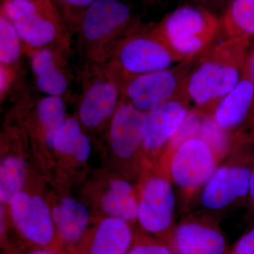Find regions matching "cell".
I'll return each instance as SVG.
<instances>
[{
    "label": "cell",
    "instance_id": "27",
    "mask_svg": "<svg viewBox=\"0 0 254 254\" xmlns=\"http://www.w3.org/2000/svg\"><path fill=\"white\" fill-rule=\"evenodd\" d=\"M227 254H254V224L230 247Z\"/></svg>",
    "mask_w": 254,
    "mask_h": 254
},
{
    "label": "cell",
    "instance_id": "11",
    "mask_svg": "<svg viewBox=\"0 0 254 254\" xmlns=\"http://www.w3.org/2000/svg\"><path fill=\"white\" fill-rule=\"evenodd\" d=\"M170 245L175 254H227L230 247L218 219L202 211L182 219Z\"/></svg>",
    "mask_w": 254,
    "mask_h": 254
},
{
    "label": "cell",
    "instance_id": "13",
    "mask_svg": "<svg viewBox=\"0 0 254 254\" xmlns=\"http://www.w3.org/2000/svg\"><path fill=\"white\" fill-rule=\"evenodd\" d=\"M191 110L190 101L177 100L147 113L142 148L151 154L166 150Z\"/></svg>",
    "mask_w": 254,
    "mask_h": 254
},
{
    "label": "cell",
    "instance_id": "20",
    "mask_svg": "<svg viewBox=\"0 0 254 254\" xmlns=\"http://www.w3.org/2000/svg\"><path fill=\"white\" fill-rule=\"evenodd\" d=\"M220 25L227 38H254V0H232Z\"/></svg>",
    "mask_w": 254,
    "mask_h": 254
},
{
    "label": "cell",
    "instance_id": "30",
    "mask_svg": "<svg viewBox=\"0 0 254 254\" xmlns=\"http://www.w3.org/2000/svg\"><path fill=\"white\" fill-rule=\"evenodd\" d=\"M246 220L252 225L254 224V167L251 177L250 193L247 200Z\"/></svg>",
    "mask_w": 254,
    "mask_h": 254
},
{
    "label": "cell",
    "instance_id": "22",
    "mask_svg": "<svg viewBox=\"0 0 254 254\" xmlns=\"http://www.w3.org/2000/svg\"><path fill=\"white\" fill-rule=\"evenodd\" d=\"M26 177V165L22 159L9 157L0 167V198L4 203H10L20 193Z\"/></svg>",
    "mask_w": 254,
    "mask_h": 254
},
{
    "label": "cell",
    "instance_id": "1",
    "mask_svg": "<svg viewBox=\"0 0 254 254\" xmlns=\"http://www.w3.org/2000/svg\"><path fill=\"white\" fill-rule=\"evenodd\" d=\"M250 48L249 38H227L200 57L187 81V96L195 110L212 115L242 79Z\"/></svg>",
    "mask_w": 254,
    "mask_h": 254
},
{
    "label": "cell",
    "instance_id": "19",
    "mask_svg": "<svg viewBox=\"0 0 254 254\" xmlns=\"http://www.w3.org/2000/svg\"><path fill=\"white\" fill-rule=\"evenodd\" d=\"M102 207L105 213L113 218L127 222L138 219V200L133 194L131 184L125 180H117L111 182L109 190L102 200Z\"/></svg>",
    "mask_w": 254,
    "mask_h": 254
},
{
    "label": "cell",
    "instance_id": "24",
    "mask_svg": "<svg viewBox=\"0 0 254 254\" xmlns=\"http://www.w3.org/2000/svg\"><path fill=\"white\" fill-rule=\"evenodd\" d=\"M82 134L78 120L72 118L66 119L55 136L53 147L60 153L73 155Z\"/></svg>",
    "mask_w": 254,
    "mask_h": 254
},
{
    "label": "cell",
    "instance_id": "17",
    "mask_svg": "<svg viewBox=\"0 0 254 254\" xmlns=\"http://www.w3.org/2000/svg\"><path fill=\"white\" fill-rule=\"evenodd\" d=\"M134 236L128 222L120 219H105L95 232L91 254H128Z\"/></svg>",
    "mask_w": 254,
    "mask_h": 254
},
{
    "label": "cell",
    "instance_id": "14",
    "mask_svg": "<svg viewBox=\"0 0 254 254\" xmlns=\"http://www.w3.org/2000/svg\"><path fill=\"white\" fill-rule=\"evenodd\" d=\"M10 204L14 224L25 238L40 246L49 245L53 242L54 226L43 198L20 192Z\"/></svg>",
    "mask_w": 254,
    "mask_h": 254
},
{
    "label": "cell",
    "instance_id": "7",
    "mask_svg": "<svg viewBox=\"0 0 254 254\" xmlns=\"http://www.w3.org/2000/svg\"><path fill=\"white\" fill-rule=\"evenodd\" d=\"M155 27L181 61L203 55L220 31V19L203 8L184 6L163 18Z\"/></svg>",
    "mask_w": 254,
    "mask_h": 254
},
{
    "label": "cell",
    "instance_id": "15",
    "mask_svg": "<svg viewBox=\"0 0 254 254\" xmlns=\"http://www.w3.org/2000/svg\"><path fill=\"white\" fill-rule=\"evenodd\" d=\"M147 113L123 99L112 118L110 141L119 158L128 159L143 146Z\"/></svg>",
    "mask_w": 254,
    "mask_h": 254
},
{
    "label": "cell",
    "instance_id": "12",
    "mask_svg": "<svg viewBox=\"0 0 254 254\" xmlns=\"http://www.w3.org/2000/svg\"><path fill=\"white\" fill-rule=\"evenodd\" d=\"M211 117L234 143L254 138L246 133L252 128L254 135V88L247 68L240 83L220 102Z\"/></svg>",
    "mask_w": 254,
    "mask_h": 254
},
{
    "label": "cell",
    "instance_id": "8",
    "mask_svg": "<svg viewBox=\"0 0 254 254\" xmlns=\"http://www.w3.org/2000/svg\"><path fill=\"white\" fill-rule=\"evenodd\" d=\"M201 55L184 60L166 69L137 76H123L124 99L145 113L173 100L190 101L187 93V78Z\"/></svg>",
    "mask_w": 254,
    "mask_h": 254
},
{
    "label": "cell",
    "instance_id": "10",
    "mask_svg": "<svg viewBox=\"0 0 254 254\" xmlns=\"http://www.w3.org/2000/svg\"><path fill=\"white\" fill-rule=\"evenodd\" d=\"M176 195L168 176L148 179L138 200V220L142 228L170 244L175 224Z\"/></svg>",
    "mask_w": 254,
    "mask_h": 254
},
{
    "label": "cell",
    "instance_id": "33",
    "mask_svg": "<svg viewBox=\"0 0 254 254\" xmlns=\"http://www.w3.org/2000/svg\"><path fill=\"white\" fill-rule=\"evenodd\" d=\"M142 1L144 3H146V4H148V3L154 2L156 0H142Z\"/></svg>",
    "mask_w": 254,
    "mask_h": 254
},
{
    "label": "cell",
    "instance_id": "9",
    "mask_svg": "<svg viewBox=\"0 0 254 254\" xmlns=\"http://www.w3.org/2000/svg\"><path fill=\"white\" fill-rule=\"evenodd\" d=\"M91 69L95 76L83 88L78 116L85 127L93 128L113 118L123 102V76L106 64Z\"/></svg>",
    "mask_w": 254,
    "mask_h": 254
},
{
    "label": "cell",
    "instance_id": "26",
    "mask_svg": "<svg viewBox=\"0 0 254 254\" xmlns=\"http://www.w3.org/2000/svg\"><path fill=\"white\" fill-rule=\"evenodd\" d=\"M128 254H175L171 246L163 240H142L133 245Z\"/></svg>",
    "mask_w": 254,
    "mask_h": 254
},
{
    "label": "cell",
    "instance_id": "6",
    "mask_svg": "<svg viewBox=\"0 0 254 254\" xmlns=\"http://www.w3.org/2000/svg\"><path fill=\"white\" fill-rule=\"evenodd\" d=\"M1 13L30 51L56 43L66 46L68 28L53 0H5Z\"/></svg>",
    "mask_w": 254,
    "mask_h": 254
},
{
    "label": "cell",
    "instance_id": "21",
    "mask_svg": "<svg viewBox=\"0 0 254 254\" xmlns=\"http://www.w3.org/2000/svg\"><path fill=\"white\" fill-rule=\"evenodd\" d=\"M36 113L47 144L53 147L55 136L66 120L64 102L62 97L46 95L37 104Z\"/></svg>",
    "mask_w": 254,
    "mask_h": 254
},
{
    "label": "cell",
    "instance_id": "32",
    "mask_svg": "<svg viewBox=\"0 0 254 254\" xmlns=\"http://www.w3.org/2000/svg\"><path fill=\"white\" fill-rule=\"evenodd\" d=\"M55 254L54 253H52V252H48V251L46 250H37L35 251V252H31V254Z\"/></svg>",
    "mask_w": 254,
    "mask_h": 254
},
{
    "label": "cell",
    "instance_id": "31",
    "mask_svg": "<svg viewBox=\"0 0 254 254\" xmlns=\"http://www.w3.org/2000/svg\"><path fill=\"white\" fill-rule=\"evenodd\" d=\"M246 68L254 88V44L249 51Z\"/></svg>",
    "mask_w": 254,
    "mask_h": 254
},
{
    "label": "cell",
    "instance_id": "4",
    "mask_svg": "<svg viewBox=\"0 0 254 254\" xmlns=\"http://www.w3.org/2000/svg\"><path fill=\"white\" fill-rule=\"evenodd\" d=\"M160 36L154 24L135 21L118 42L105 64L124 76L166 69L181 63Z\"/></svg>",
    "mask_w": 254,
    "mask_h": 254
},
{
    "label": "cell",
    "instance_id": "5",
    "mask_svg": "<svg viewBox=\"0 0 254 254\" xmlns=\"http://www.w3.org/2000/svg\"><path fill=\"white\" fill-rule=\"evenodd\" d=\"M166 151L168 176L180 192L184 205L198 198L200 190L222 160L199 133L170 145Z\"/></svg>",
    "mask_w": 254,
    "mask_h": 254
},
{
    "label": "cell",
    "instance_id": "16",
    "mask_svg": "<svg viewBox=\"0 0 254 254\" xmlns=\"http://www.w3.org/2000/svg\"><path fill=\"white\" fill-rule=\"evenodd\" d=\"M58 50L54 47H45L31 50L30 57L38 89L46 95L62 97L68 91L69 81Z\"/></svg>",
    "mask_w": 254,
    "mask_h": 254
},
{
    "label": "cell",
    "instance_id": "18",
    "mask_svg": "<svg viewBox=\"0 0 254 254\" xmlns=\"http://www.w3.org/2000/svg\"><path fill=\"white\" fill-rule=\"evenodd\" d=\"M53 219L58 233L64 242L76 243L89 222L88 210L81 202L72 198H64L53 210Z\"/></svg>",
    "mask_w": 254,
    "mask_h": 254
},
{
    "label": "cell",
    "instance_id": "3",
    "mask_svg": "<svg viewBox=\"0 0 254 254\" xmlns=\"http://www.w3.org/2000/svg\"><path fill=\"white\" fill-rule=\"evenodd\" d=\"M134 22L129 6L123 0L93 2L82 14L75 30L88 68L108 63L114 48Z\"/></svg>",
    "mask_w": 254,
    "mask_h": 254
},
{
    "label": "cell",
    "instance_id": "2",
    "mask_svg": "<svg viewBox=\"0 0 254 254\" xmlns=\"http://www.w3.org/2000/svg\"><path fill=\"white\" fill-rule=\"evenodd\" d=\"M254 167V140L237 142L200 190L202 212L218 219L230 210L246 207Z\"/></svg>",
    "mask_w": 254,
    "mask_h": 254
},
{
    "label": "cell",
    "instance_id": "23",
    "mask_svg": "<svg viewBox=\"0 0 254 254\" xmlns=\"http://www.w3.org/2000/svg\"><path fill=\"white\" fill-rule=\"evenodd\" d=\"M21 38L9 18L1 13L0 16V63L14 68L22 53Z\"/></svg>",
    "mask_w": 254,
    "mask_h": 254
},
{
    "label": "cell",
    "instance_id": "29",
    "mask_svg": "<svg viewBox=\"0 0 254 254\" xmlns=\"http://www.w3.org/2000/svg\"><path fill=\"white\" fill-rule=\"evenodd\" d=\"M90 152H91V143H90L89 138L86 135L83 133L73 151V156L78 161L84 162L89 157Z\"/></svg>",
    "mask_w": 254,
    "mask_h": 254
},
{
    "label": "cell",
    "instance_id": "28",
    "mask_svg": "<svg viewBox=\"0 0 254 254\" xmlns=\"http://www.w3.org/2000/svg\"><path fill=\"white\" fill-rule=\"evenodd\" d=\"M14 78V68L0 65V95L6 96Z\"/></svg>",
    "mask_w": 254,
    "mask_h": 254
},
{
    "label": "cell",
    "instance_id": "25",
    "mask_svg": "<svg viewBox=\"0 0 254 254\" xmlns=\"http://www.w3.org/2000/svg\"><path fill=\"white\" fill-rule=\"evenodd\" d=\"M68 28L76 30L82 14L96 0H53Z\"/></svg>",
    "mask_w": 254,
    "mask_h": 254
}]
</instances>
